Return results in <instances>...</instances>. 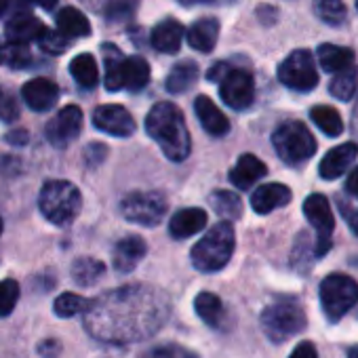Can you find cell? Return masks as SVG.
Masks as SVG:
<instances>
[{"instance_id":"cell-7","label":"cell","mask_w":358,"mask_h":358,"mask_svg":"<svg viewBox=\"0 0 358 358\" xmlns=\"http://www.w3.org/2000/svg\"><path fill=\"white\" fill-rule=\"evenodd\" d=\"M358 301V285L345 274H329L320 282V306L329 322L341 320Z\"/></svg>"},{"instance_id":"cell-4","label":"cell","mask_w":358,"mask_h":358,"mask_svg":"<svg viewBox=\"0 0 358 358\" xmlns=\"http://www.w3.org/2000/svg\"><path fill=\"white\" fill-rule=\"evenodd\" d=\"M306 324H308L306 310L293 297H280V299L272 301L268 308H264V312H262L264 333L274 343H282V341L295 337L297 333H301L306 329Z\"/></svg>"},{"instance_id":"cell-52","label":"cell","mask_w":358,"mask_h":358,"mask_svg":"<svg viewBox=\"0 0 358 358\" xmlns=\"http://www.w3.org/2000/svg\"><path fill=\"white\" fill-rule=\"evenodd\" d=\"M0 234H3V217H0Z\"/></svg>"},{"instance_id":"cell-37","label":"cell","mask_w":358,"mask_h":358,"mask_svg":"<svg viewBox=\"0 0 358 358\" xmlns=\"http://www.w3.org/2000/svg\"><path fill=\"white\" fill-rule=\"evenodd\" d=\"M137 358H199V354L179 343H158L143 350Z\"/></svg>"},{"instance_id":"cell-24","label":"cell","mask_w":358,"mask_h":358,"mask_svg":"<svg viewBox=\"0 0 358 358\" xmlns=\"http://www.w3.org/2000/svg\"><path fill=\"white\" fill-rule=\"evenodd\" d=\"M318 64L324 72L329 74H337L350 66H354V51L345 49V47H337V45H320L318 51Z\"/></svg>"},{"instance_id":"cell-22","label":"cell","mask_w":358,"mask_h":358,"mask_svg":"<svg viewBox=\"0 0 358 358\" xmlns=\"http://www.w3.org/2000/svg\"><path fill=\"white\" fill-rule=\"evenodd\" d=\"M184 38H188V45L192 49L209 53L215 49L217 38H220V22L215 17H203L188 28Z\"/></svg>"},{"instance_id":"cell-23","label":"cell","mask_w":358,"mask_h":358,"mask_svg":"<svg viewBox=\"0 0 358 358\" xmlns=\"http://www.w3.org/2000/svg\"><path fill=\"white\" fill-rule=\"evenodd\" d=\"M45 32V24L30 13H20L7 22V36L11 43H32L38 41Z\"/></svg>"},{"instance_id":"cell-31","label":"cell","mask_w":358,"mask_h":358,"mask_svg":"<svg viewBox=\"0 0 358 358\" xmlns=\"http://www.w3.org/2000/svg\"><path fill=\"white\" fill-rule=\"evenodd\" d=\"M209 203H211L213 211L220 217H224L226 222L238 220L243 215V201L238 199V194H234L230 190H217V192H213L211 199H209Z\"/></svg>"},{"instance_id":"cell-40","label":"cell","mask_w":358,"mask_h":358,"mask_svg":"<svg viewBox=\"0 0 358 358\" xmlns=\"http://www.w3.org/2000/svg\"><path fill=\"white\" fill-rule=\"evenodd\" d=\"M20 299V285L11 278L0 282V316H9Z\"/></svg>"},{"instance_id":"cell-44","label":"cell","mask_w":358,"mask_h":358,"mask_svg":"<svg viewBox=\"0 0 358 358\" xmlns=\"http://www.w3.org/2000/svg\"><path fill=\"white\" fill-rule=\"evenodd\" d=\"M59 348H62V343H59V341H55V339H47V341H43V343L38 345V354H41V356H45V358H53V356H57V354H59Z\"/></svg>"},{"instance_id":"cell-48","label":"cell","mask_w":358,"mask_h":358,"mask_svg":"<svg viewBox=\"0 0 358 358\" xmlns=\"http://www.w3.org/2000/svg\"><path fill=\"white\" fill-rule=\"evenodd\" d=\"M30 3H34V5H38V7H43V9H53L57 3H59V0H30Z\"/></svg>"},{"instance_id":"cell-53","label":"cell","mask_w":358,"mask_h":358,"mask_svg":"<svg viewBox=\"0 0 358 358\" xmlns=\"http://www.w3.org/2000/svg\"><path fill=\"white\" fill-rule=\"evenodd\" d=\"M356 9H358V0H356Z\"/></svg>"},{"instance_id":"cell-38","label":"cell","mask_w":358,"mask_h":358,"mask_svg":"<svg viewBox=\"0 0 358 358\" xmlns=\"http://www.w3.org/2000/svg\"><path fill=\"white\" fill-rule=\"evenodd\" d=\"M87 303L89 301H85L80 295H76V293H62L57 299H55V303H53V310H55V314L59 316V318H72V316H76L78 312H83L85 308H87Z\"/></svg>"},{"instance_id":"cell-10","label":"cell","mask_w":358,"mask_h":358,"mask_svg":"<svg viewBox=\"0 0 358 358\" xmlns=\"http://www.w3.org/2000/svg\"><path fill=\"white\" fill-rule=\"evenodd\" d=\"M303 215L310 222V226L316 230V247H314L316 255L318 257L327 255V251L331 249V234L335 228L329 199L322 194H310L303 201Z\"/></svg>"},{"instance_id":"cell-11","label":"cell","mask_w":358,"mask_h":358,"mask_svg":"<svg viewBox=\"0 0 358 358\" xmlns=\"http://www.w3.org/2000/svg\"><path fill=\"white\" fill-rule=\"evenodd\" d=\"M220 95L224 103L232 110H247L255 99V83L247 70H232L222 76L220 80Z\"/></svg>"},{"instance_id":"cell-32","label":"cell","mask_w":358,"mask_h":358,"mask_svg":"<svg viewBox=\"0 0 358 358\" xmlns=\"http://www.w3.org/2000/svg\"><path fill=\"white\" fill-rule=\"evenodd\" d=\"M310 118L314 120V124L329 137H337L343 133V120L339 116V112L331 106H316L310 110Z\"/></svg>"},{"instance_id":"cell-33","label":"cell","mask_w":358,"mask_h":358,"mask_svg":"<svg viewBox=\"0 0 358 358\" xmlns=\"http://www.w3.org/2000/svg\"><path fill=\"white\" fill-rule=\"evenodd\" d=\"M103 272H106L103 262L93 259V257H80V259H76L74 266H72V278H74V282L80 285V287H91V285H95V282L103 276Z\"/></svg>"},{"instance_id":"cell-45","label":"cell","mask_w":358,"mask_h":358,"mask_svg":"<svg viewBox=\"0 0 358 358\" xmlns=\"http://www.w3.org/2000/svg\"><path fill=\"white\" fill-rule=\"evenodd\" d=\"M184 7H194V5H232L236 0H177Z\"/></svg>"},{"instance_id":"cell-16","label":"cell","mask_w":358,"mask_h":358,"mask_svg":"<svg viewBox=\"0 0 358 358\" xmlns=\"http://www.w3.org/2000/svg\"><path fill=\"white\" fill-rule=\"evenodd\" d=\"M145 241L139 236H127L122 241L116 243L114 251H112V264L118 272L129 274L137 268V264L145 257Z\"/></svg>"},{"instance_id":"cell-28","label":"cell","mask_w":358,"mask_h":358,"mask_svg":"<svg viewBox=\"0 0 358 358\" xmlns=\"http://www.w3.org/2000/svg\"><path fill=\"white\" fill-rule=\"evenodd\" d=\"M199 80V66L194 62H179L166 76V91L179 95Z\"/></svg>"},{"instance_id":"cell-15","label":"cell","mask_w":358,"mask_h":358,"mask_svg":"<svg viewBox=\"0 0 358 358\" xmlns=\"http://www.w3.org/2000/svg\"><path fill=\"white\" fill-rule=\"evenodd\" d=\"M356 154H358V145L352 143V141L341 143V145L329 150L322 156L320 164H318L320 177L322 179H337V177H341L352 166V162L356 160Z\"/></svg>"},{"instance_id":"cell-29","label":"cell","mask_w":358,"mask_h":358,"mask_svg":"<svg viewBox=\"0 0 358 358\" xmlns=\"http://www.w3.org/2000/svg\"><path fill=\"white\" fill-rule=\"evenodd\" d=\"M70 74L72 78L85 87V89H93L97 83H99V68H97V62L93 55L89 53H83V55H76L72 62H70Z\"/></svg>"},{"instance_id":"cell-41","label":"cell","mask_w":358,"mask_h":358,"mask_svg":"<svg viewBox=\"0 0 358 358\" xmlns=\"http://www.w3.org/2000/svg\"><path fill=\"white\" fill-rule=\"evenodd\" d=\"M20 101L17 97L7 89L0 85V120L5 122H15L20 118Z\"/></svg>"},{"instance_id":"cell-25","label":"cell","mask_w":358,"mask_h":358,"mask_svg":"<svg viewBox=\"0 0 358 358\" xmlns=\"http://www.w3.org/2000/svg\"><path fill=\"white\" fill-rule=\"evenodd\" d=\"M194 310L201 316L203 322H207L213 329H222L224 327V318H226V308L222 303V299L215 293H199V297L194 299Z\"/></svg>"},{"instance_id":"cell-12","label":"cell","mask_w":358,"mask_h":358,"mask_svg":"<svg viewBox=\"0 0 358 358\" xmlns=\"http://www.w3.org/2000/svg\"><path fill=\"white\" fill-rule=\"evenodd\" d=\"M80 129H83V110L78 106H66L55 114L53 120H49L45 133L49 143L57 148H66L78 137Z\"/></svg>"},{"instance_id":"cell-1","label":"cell","mask_w":358,"mask_h":358,"mask_svg":"<svg viewBox=\"0 0 358 358\" xmlns=\"http://www.w3.org/2000/svg\"><path fill=\"white\" fill-rule=\"evenodd\" d=\"M166 297L150 287H122L85 308L87 331L106 343H133L154 335L169 318Z\"/></svg>"},{"instance_id":"cell-14","label":"cell","mask_w":358,"mask_h":358,"mask_svg":"<svg viewBox=\"0 0 358 358\" xmlns=\"http://www.w3.org/2000/svg\"><path fill=\"white\" fill-rule=\"evenodd\" d=\"M22 97L34 112L51 110L59 99V87L49 78H34L28 80L22 89Z\"/></svg>"},{"instance_id":"cell-9","label":"cell","mask_w":358,"mask_h":358,"mask_svg":"<svg viewBox=\"0 0 358 358\" xmlns=\"http://www.w3.org/2000/svg\"><path fill=\"white\" fill-rule=\"evenodd\" d=\"M120 211L127 222L154 228L166 215V201L158 192H133L120 203Z\"/></svg>"},{"instance_id":"cell-21","label":"cell","mask_w":358,"mask_h":358,"mask_svg":"<svg viewBox=\"0 0 358 358\" xmlns=\"http://www.w3.org/2000/svg\"><path fill=\"white\" fill-rule=\"evenodd\" d=\"M186 36V28L177 20H162L154 30H152V47L158 53H177L182 47V41Z\"/></svg>"},{"instance_id":"cell-8","label":"cell","mask_w":358,"mask_h":358,"mask_svg":"<svg viewBox=\"0 0 358 358\" xmlns=\"http://www.w3.org/2000/svg\"><path fill=\"white\" fill-rule=\"evenodd\" d=\"M278 80L289 87L291 91L310 93L318 85V72L314 66V57L306 49L293 51L280 66H278Z\"/></svg>"},{"instance_id":"cell-3","label":"cell","mask_w":358,"mask_h":358,"mask_svg":"<svg viewBox=\"0 0 358 358\" xmlns=\"http://www.w3.org/2000/svg\"><path fill=\"white\" fill-rule=\"evenodd\" d=\"M234 245L236 238L232 224L220 222L192 247V266L199 272H220L230 262Z\"/></svg>"},{"instance_id":"cell-19","label":"cell","mask_w":358,"mask_h":358,"mask_svg":"<svg viewBox=\"0 0 358 358\" xmlns=\"http://www.w3.org/2000/svg\"><path fill=\"white\" fill-rule=\"evenodd\" d=\"M194 112L201 120V127L213 135V137H222L230 131V120L226 118V114L213 103L211 97L207 95H199L194 101Z\"/></svg>"},{"instance_id":"cell-20","label":"cell","mask_w":358,"mask_h":358,"mask_svg":"<svg viewBox=\"0 0 358 358\" xmlns=\"http://www.w3.org/2000/svg\"><path fill=\"white\" fill-rule=\"evenodd\" d=\"M266 173H268V169H266V164L257 156L243 154L238 158V162L234 164V169L230 171V182L238 190H249V188H253L259 182V179Z\"/></svg>"},{"instance_id":"cell-39","label":"cell","mask_w":358,"mask_h":358,"mask_svg":"<svg viewBox=\"0 0 358 358\" xmlns=\"http://www.w3.org/2000/svg\"><path fill=\"white\" fill-rule=\"evenodd\" d=\"M38 45H41V49H43L45 53H49V55H62V53H66V49L70 47V38L64 36L59 30H47V28H45L43 36L38 38Z\"/></svg>"},{"instance_id":"cell-51","label":"cell","mask_w":358,"mask_h":358,"mask_svg":"<svg viewBox=\"0 0 358 358\" xmlns=\"http://www.w3.org/2000/svg\"><path fill=\"white\" fill-rule=\"evenodd\" d=\"M5 9H7V0H0V15L5 13Z\"/></svg>"},{"instance_id":"cell-50","label":"cell","mask_w":358,"mask_h":358,"mask_svg":"<svg viewBox=\"0 0 358 358\" xmlns=\"http://www.w3.org/2000/svg\"><path fill=\"white\" fill-rule=\"evenodd\" d=\"M354 133L358 135V103H356V110H354Z\"/></svg>"},{"instance_id":"cell-18","label":"cell","mask_w":358,"mask_h":358,"mask_svg":"<svg viewBox=\"0 0 358 358\" xmlns=\"http://www.w3.org/2000/svg\"><path fill=\"white\" fill-rule=\"evenodd\" d=\"M207 226V213L205 209L199 207H190V209H182L177 211L171 222H169V234L177 241H184L188 236L199 234L201 230H205Z\"/></svg>"},{"instance_id":"cell-34","label":"cell","mask_w":358,"mask_h":358,"mask_svg":"<svg viewBox=\"0 0 358 358\" xmlns=\"http://www.w3.org/2000/svg\"><path fill=\"white\" fill-rule=\"evenodd\" d=\"M356 87H358V70H356V66H350V68L333 74V80L329 85V93L335 99L348 101L356 93Z\"/></svg>"},{"instance_id":"cell-6","label":"cell","mask_w":358,"mask_h":358,"mask_svg":"<svg viewBox=\"0 0 358 358\" xmlns=\"http://www.w3.org/2000/svg\"><path fill=\"white\" fill-rule=\"evenodd\" d=\"M272 145H274L278 158L291 166L303 164L316 152L314 135L310 133V129L303 122H297V120L282 122L272 135Z\"/></svg>"},{"instance_id":"cell-2","label":"cell","mask_w":358,"mask_h":358,"mask_svg":"<svg viewBox=\"0 0 358 358\" xmlns=\"http://www.w3.org/2000/svg\"><path fill=\"white\" fill-rule=\"evenodd\" d=\"M145 131L169 160L182 162L190 156L192 139L184 114L175 103L160 101L145 116Z\"/></svg>"},{"instance_id":"cell-30","label":"cell","mask_w":358,"mask_h":358,"mask_svg":"<svg viewBox=\"0 0 358 358\" xmlns=\"http://www.w3.org/2000/svg\"><path fill=\"white\" fill-rule=\"evenodd\" d=\"M150 80V66L143 57H127L122 68V89L141 91Z\"/></svg>"},{"instance_id":"cell-42","label":"cell","mask_w":358,"mask_h":358,"mask_svg":"<svg viewBox=\"0 0 358 358\" xmlns=\"http://www.w3.org/2000/svg\"><path fill=\"white\" fill-rule=\"evenodd\" d=\"M339 211H341L343 220L348 222L350 230L358 236V207H354L352 203H345L343 199H339Z\"/></svg>"},{"instance_id":"cell-27","label":"cell","mask_w":358,"mask_h":358,"mask_svg":"<svg viewBox=\"0 0 358 358\" xmlns=\"http://www.w3.org/2000/svg\"><path fill=\"white\" fill-rule=\"evenodd\" d=\"M103 53V66H106V87L108 91H120L122 89V68H124V55L118 47L106 43L101 47Z\"/></svg>"},{"instance_id":"cell-17","label":"cell","mask_w":358,"mask_h":358,"mask_svg":"<svg viewBox=\"0 0 358 358\" xmlns=\"http://www.w3.org/2000/svg\"><path fill=\"white\" fill-rule=\"evenodd\" d=\"M291 199H293V194H291V190L285 184H266V186H259L253 192L251 207H253L255 213L268 215L274 209H280V207L289 205Z\"/></svg>"},{"instance_id":"cell-5","label":"cell","mask_w":358,"mask_h":358,"mask_svg":"<svg viewBox=\"0 0 358 358\" xmlns=\"http://www.w3.org/2000/svg\"><path fill=\"white\" fill-rule=\"evenodd\" d=\"M38 207H41V213L51 224L68 226L78 217L83 209V196L74 184L53 179V182H47L45 188L41 190Z\"/></svg>"},{"instance_id":"cell-35","label":"cell","mask_w":358,"mask_h":358,"mask_svg":"<svg viewBox=\"0 0 358 358\" xmlns=\"http://www.w3.org/2000/svg\"><path fill=\"white\" fill-rule=\"evenodd\" d=\"M314 13L327 26H343L348 17L343 0H314Z\"/></svg>"},{"instance_id":"cell-13","label":"cell","mask_w":358,"mask_h":358,"mask_svg":"<svg viewBox=\"0 0 358 358\" xmlns=\"http://www.w3.org/2000/svg\"><path fill=\"white\" fill-rule=\"evenodd\" d=\"M93 124L99 131H103L108 135H114V137H129L137 129L135 118L129 114V110H124L122 106H114V103L95 108Z\"/></svg>"},{"instance_id":"cell-47","label":"cell","mask_w":358,"mask_h":358,"mask_svg":"<svg viewBox=\"0 0 358 358\" xmlns=\"http://www.w3.org/2000/svg\"><path fill=\"white\" fill-rule=\"evenodd\" d=\"M228 68H230V66H226V64H215V66L209 70V74H207V76H209V80L220 83V80H222V76L228 72Z\"/></svg>"},{"instance_id":"cell-49","label":"cell","mask_w":358,"mask_h":358,"mask_svg":"<svg viewBox=\"0 0 358 358\" xmlns=\"http://www.w3.org/2000/svg\"><path fill=\"white\" fill-rule=\"evenodd\" d=\"M348 358H358V345H354V348L348 350Z\"/></svg>"},{"instance_id":"cell-36","label":"cell","mask_w":358,"mask_h":358,"mask_svg":"<svg viewBox=\"0 0 358 358\" xmlns=\"http://www.w3.org/2000/svg\"><path fill=\"white\" fill-rule=\"evenodd\" d=\"M0 62L13 70H24L32 64V53L26 43H11L7 47H0Z\"/></svg>"},{"instance_id":"cell-46","label":"cell","mask_w":358,"mask_h":358,"mask_svg":"<svg viewBox=\"0 0 358 358\" xmlns=\"http://www.w3.org/2000/svg\"><path fill=\"white\" fill-rule=\"evenodd\" d=\"M345 192L352 196H358V166L348 175V182H345Z\"/></svg>"},{"instance_id":"cell-43","label":"cell","mask_w":358,"mask_h":358,"mask_svg":"<svg viewBox=\"0 0 358 358\" xmlns=\"http://www.w3.org/2000/svg\"><path fill=\"white\" fill-rule=\"evenodd\" d=\"M289 358H318V350L312 341H301L297 343V348L291 352Z\"/></svg>"},{"instance_id":"cell-26","label":"cell","mask_w":358,"mask_h":358,"mask_svg":"<svg viewBox=\"0 0 358 358\" xmlns=\"http://www.w3.org/2000/svg\"><path fill=\"white\" fill-rule=\"evenodd\" d=\"M57 30L72 41V38L89 36L91 34V24L78 9L66 7V9H62L57 13Z\"/></svg>"}]
</instances>
